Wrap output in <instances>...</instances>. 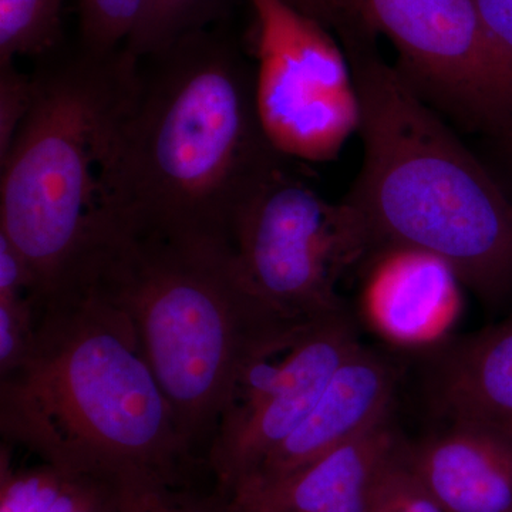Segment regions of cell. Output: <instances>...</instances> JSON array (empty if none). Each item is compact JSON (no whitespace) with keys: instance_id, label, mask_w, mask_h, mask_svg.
Masks as SVG:
<instances>
[{"instance_id":"10","label":"cell","mask_w":512,"mask_h":512,"mask_svg":"<svg viewBox=\"0 0 512 512\" xmlns=\"http://www.w3.org/2000/svg\"><path fill=\"white\" fill-rule=\"evenodd\" d=\"M397 386L392 360L360 345L336 370L301 426L229 494L281 480L386 419Z\"/></svg>"},{"instance_id":"6","label":"cell","mask_w":512,"mask_h":512,"mask_svg":"<svg viewBox=\"0 0 512 512\" xmlns=\"http://www.w3.org/2000/svg\"><path fill=\"white\" fill-rule=\"evenodd\" d=\"M333 28L382 35L396 70L447 123L484 136L512 114V57L474 0H329Z\"/></svg>"},{"instance_id":"17","label":"cell","mask_w":512,"mask_h":512,"mask_svg":"<svg viewBox=\"0 0 512 512\" xmlns=\"http://www.w3.org/2000/svg\"><path fill=\"white\" fill-rule=\"evenodd\" d=\"M367 512H443L414 471L402 437L377 473Z\"/></svg>"},{"instance_id":"13","label":"cell","mask_w":512,"mask_h":512,"mask_svg":"<svg viewBox=\"0 0 512 512\" xmlns=\"http://www.w3.org/2000/svg\"><path fill=\"white\" fill-rule=\"evenodd\" d=\"M400 437L390 414L281 480L229 494L218 512H367L377 473Z\"/></svg>"},{"instance_id":"18","label":"cell","mask_w":512,"mask_h":512,"mask_svg":"<svg viewBox=\"0 0 512 512\" xmlns=\"http://www.w3.org/2000/svg\"><path fill=\"white\" fill-rule=\"evenodd\" d=\"M72 474L49 463L26 470H13L9 464V447L3 443L0 456V512H49Z\"/></svg>"},{"instance_id":"8","label":"cell","mask_w":512,"mask_h":512,"mask_svg":"<svg viewBox=\"0 0 512 512\" xmlns=\"http://www.w3.org/2000/svg\"><path fill=\"white\" fill-rule=\"evenodd\" d=\"M258 22L255 100L262 130L286 158L335 160L359 133L360 101L342 45L284 0H251Z\"/></svg>"},{"instance_id":"1","label":"cell","mask_w":512,"mask_h":512,"mask_svg":"<svg viewBox=\"0 0 512 512\" xmlns=\"http://www.w3.org/2000/svg\"><path fill=\"white\" fill-rule=\"evenodd\" d=\"M285 160L262 130L255 70L192 33L138 60L111 160L116 227L231 241L239 208Z\"/></svg>"},{"instance_id":"11","label":"cell","mask_w":512,"mask_h":512,"mask_svg":"<svg viewBox=\"0 0 512 512\" xmlns=\"http://www.w3.org/2000/svg\"><path fill=\"white\" fill-rule=\"evenodd\" d=\"M421 382L441 420L474 421L512 440V312L488 328L426 348Z\"/></svg>"},{"instance_id":"16","label":"cell","mask_w":512,"mask_h":512,"mask_svg":"<svg viewBox=\"0 0 512 512\" xmlns=\"http://www.w3.org/2000/svg\"><path fill=\"white\" fill-rule=\"evenodd\" d=\"M64 0H0V64L50 56L62 36Z\"/></svg>"},{"instance_id":"23","label":"cell","mask_w":512,"mask_h":512,"mask_svg":"<svg viewBox=\"0 0 512 512\" xmlns=\"http://www.w3.org/2000/svg\"><path fill=\"white\" fill-rule=\"evenodd\" d=\"M480 138L478 156L483 158L512 197V114Z\"/></svg>"},{"instance_id":"9","label":"cell","mask_w":512,"mask_h":512,"mask_svg":"<svg viewBox=\"0 0 512 512\" xmlns=\"http://www.w3.org/2000/svg\"><path fill=\"white\" fill-rule=\"evenodd\" d=\"M360 345L346 309L308 323L278 363L265 360L245 377L208 450L220 500L301 426Z\"/></svg>"},{"instance_id":"2","label":"cell","mask_w":512,"mask_h":512,"mask_svg":"<svg viewBox=\"0 0 512 512\" xmlns=\"http://www.w3.org/2000/svg\"><path fill=\"white\" fill-rule=\"evenodd\" d=\"M360 101L363 161L343 202L365 255L413 248L446 262L488 306L512 302V197L476 151L380 56L342 33ZM363 255V256H365Z\"/></svg>"},{"instance_id":"14","label":"cell","mask_w":512,"mask_h":512,"mask_svg":"<svg viewBox=\"0 0 512 512\" xmlns=\"http://www.w3.org/2000/svg\"><path fill=\"white\" fill-rule=\"evenodd\" d=\"M410 463L443 512H512V440L474 421L407 443Z\"/></svg>"},{"instance_id":"20","label":"cell","mask_w":512,"mask_h":512,"mask_svg":"<svg viewBox=\"0 0 512 512\" xmlns=\"http://www.w3.org/2000/svg\"><path fill=\"white\" fill-rule=\"evenodd\" d=\"M35 77L15 64H0V163L8 156L16 134L35 100Z\"/></svg>"},{"instance_id":"4","label":"cell","mask_w":512,"mask_h":512,"mask_svg":"<svg viewBox=\"0 0 512 512\" xmlns=\"http://www.w3.org/2000/svg\"><path fill=\"white\" fill-rule=\"evenodd\" d=\"M89 288L130 320L190 451L308 325L265 301L228 239L117 228Z\"/></svg>"},{"instance_id":"25","label":"cell","mask_w":512,"mask_h":512,"mask_svg":"<svg viewBox=\"0 0 512 512\" xmlns=\"http://www.w3.org/2000/svg\"><path fill=\"white\" fill-rule=\"evenodd\" d=\"M485 26L512 57V0H474Z\"/></svg>"},{"instance_id":"19","label":"cell","mask_w":512,"mask_h":512,"mask_svg":"<svg viewBox=\"0 0 512 512\" xmlns=\"http://www.w3.org/2000/svg\"><path fill=\"white\" fill-rule=\"evenodd\" d=\"M146 0H79L83 47L110 53L126 46Z\"/></svg>"},{"instance_id":"12","label":"cell","mask_w":512,"mask_h":512,"mask_svg":"<svg viewBox=\"0 0 512 512\" xmlns=\"http://www.w3.org/2000/svg\"><path fill=\"white\" fill-rule=\"evenodd\" d=\"M367 316L402 345L429 346L451 325L460 306V279L437 256L413 248L382 247L357 265Z\"/></svg>"},{"instance_id":"15","label":"cell","mask_w":512,"mask_h":512,"mask_svg":"<svg viewBox=\"0 0 512 512\" xmlns=\"http://www.w3.org/2000/svg\"><path fill=\"white\" fill-rule=\"evenodd\" d=\"M227 0H146L124 49L136 59L157 55L183 37L201 32Z\"/></svg>"},{"instance_id":"5","label":"cell","mask_w":512,"mask_h":512,"mask_svg":"<svg viewBox=\"0 0 512 512\" xmlns=\"http://www.w3.org/2000/svg\"><path fill=\"white\" fill-rule=\"evenodd\" d=\"M137 70L124 47H83L33 74L32 109L0 163V234L28 262L36 309L89 288L116 229L111 160Z\"/></svg>"},{"instance_id":"24","label":"cell","mask_w":512,"mask_h":512,"mask_svg":"<svg viewBox=\"0 0 512 512\" xmlns=\"http://www.w3.org/2000/svg\"><path fill=\"white\" fill-rule=\"evenodd\" d=\"M22 295L35 299V279L19 249L0 234V296Z\"/></svg>"},{"instance_id":"3","label":"cell","mask_w":512,"mask_h":512,"mask_svg":"<svg viewBox=\"0 0 512 512\" xmlns=\"http://www.w3.org/2000/svg\"><path fill=\"white\" fill-rule=\"evenodd\" d=\"M0 431L113 484L173 485L191 453L130 320L90 288L36 309L25 356L0 375Z\"/></svg>"},{"instance_id":"22","label":"cell","mask_w":512,"mask_h":512,"mask_svg":"<svg viewBox=\"0 0 512 512\" xmlns=\"http://www.w3.org/2000/svg\"><path fill=\"white\" fill-rule=\"evenodd\" d=\"M117 487L101 478L72 474L49 512H114Z\"/></svg>"},{"instance_id":"26","label":"cell","mask_w":512,"mask_h":512,"mask_svg":"<svg viewBox=\"0 0 512 512\" xmlns=\"http://www.w3.org/2000/svg\"><path fill=\"white\" fill-rule=\"evenodd\" d=\"M284 2L323 23L326 28H333V15L329 0H284Z\"/></svg>"},{"instance_id":"7","label":"cell","mask_w":512,"mask_h":512,"mask_svg":"<svg viewBox=\"0 0 512 512\" xmlns=\"http://www.w3.org/2000/svg\"><path fill=\"white\" fill-rule=\"evenodd\" d=\"M231 241L252 284L285 318L306 325L349 309L338 281L365 255L353 212L326 201L286 161L239 208Z\"/></svg>"},{"instance_id":"21","label":"cell","mask_w":512,"mask_h":512,"mask_svg":"<svg viewBox=\"0 0 512 512\" xmlns=\"http://www.w3.org/2000/svg\"><path fill=\"white\" fill-rule=\"evenodd\" d=\"M35 323L33 296H0V375L10 372L23 359Z\"/></svg>"}]
</instances>
